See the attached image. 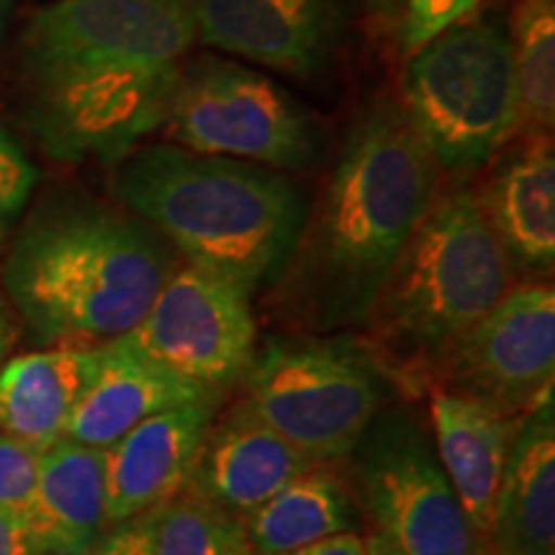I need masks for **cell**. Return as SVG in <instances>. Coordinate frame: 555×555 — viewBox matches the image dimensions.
I'll return each mask as SVG.
<instances>
[{"mask_svg": "<svg viewBox=\"0 0 555 555\" xmlns=\"http://www.w3.org/2000/svg\"><path fill=\"white\" fill-rule=\"evenodd\" d=\"M401 108L437 170L463 180L489 165L517 129L509 16L476 9L409 54Z\"/></svg>", "mask_w": 555, "mask_h": 555, "instance_id": "cell-6", "label": "cell"}, {"mask_svg": "<svg viewBox=\"0 0 555 555\" xmlns=\"http://www.w3.org/2000/svg\"><path fill=\"white\" fill-rule=\"evenodd\" d=\"M358 522L350 486L319 463L249 512L245 535L253 555H288L337 532H358Z\"/></svg>", "mask_w": 555, "mask_h": 555, "instance_id": "cell-21", "label": "cell"}, {"mask_svg": "<svg viewBox=\"0 0 555 555\" xmlns=\"http://www.w3.org/2000/svg\"><path fill=\"white\" fill-rule=\"evenodd\" d=\"M95 367L99 347H52L9 360L0 367V429L39 450L52 448Z\"/></svg>", "mask_w": 555, "mask_h": 555, "instance_id": "cell-20", "label": "cell"}, {"mask_svg": "<svg viewBox=\"0 0 555 555\" xmlns=\"http://www.w3.org/2000/svg\"><path fill=\"white\" fill-rule=\"evenodd\" d=\"M367 18L373 21L376 31L393 34L397 37L401 13H404V0H363Z\"/></svg>", "mask_w": 555, "mask_h": 555, "instance_id": "cell-30", "label": "cell"}, {"mask_svg": "<svg viewBox=\"0 0 555 555\" xmlns=\"http://www.w3.org/2000/svg\"><path fill=\"white\" fill-rule=\"evenodd\" d=\"M347 457L352 499L401 555H476L483 545L416 416L378 412Z\"/></svg>", "mask_w": 555, "mask_h": 555, "instance_id": "cell-9", "label": "cell"}, {"mask_svg": "<svg viewBox=\"0 0 555 555\" xmlns=\"http://www.w3.org/2000/svg\"><path fill=\"white\" fill-rule=\"evenodd\" d=\"M0 555H44L21 512L0 509Z\"/></svg>", "mask_w": 555, "mask_h": 555, "instance_id": "cell-28", "label": "cell"}, {"mask_svg": "<svg viewBox=\"0 0 555 555\" xmlns=\"http://www.w3.org/2000/svg\"><path fill=\"white\" fill-rule=\"evenodd\" d=\"M242 380V401L311 463L350 455L393 391L371 347L352 335L270 337Z\"/></svg>", "mask_w": 555, "mask_h": 555, "instance_id": "cell-7", "label": "cell"}, {"mask_svg": "<svg viewBox=\"0 0 555 555\" xmlns=\"http://www.w3.org/2000/svg\"><path fill=\"white\" fill-rule=\"evenodd\" d=\"M21 515L44 555H88L108 530L106 450L67 437L47 448Z\"/></svg>", "mask_w": 555, "mask_h": 555, "instance_id": "cell-18", "label": "cell"}, {"mask_svg": "<svg viewBox=\"0 0 555 555\" xmlns=\"http://www.w3.org/2000/svg\"><path fill=\"white\" fill-rule=\"evenodd\" d=\"M311 466L319 463L270 429L245 401H237L208 427L189 489L245 519Z\"/></svg>", "mask_w": 555, "mask_h": 555, "instance_id": "cell-14", "label": "cell"}, {"mask_svg": "<svg viewBox=\"0 0 555 555\" xmlns=\"http://www.w3.org/2000/svg\"><path fill=\"white\" fill-rule=\"evenodd\" d=\"M474 193L483 219L512 266L545 275L555 262V152L553 137H512Z\"/></svg>", "mask_w": 555, "mask_h": 555, "instance_id": "cell-16", "label": "cell"}, {"mask_svg": "<svg viewBox=\"0 0 555 555\" xmlns=\"http://www.w3.org/2000/svg\"><path fill=\"white\" fill-rule=\"evenodd\" d=\"M489 545L502 555H555L553 399L519 420Z\"/></svg>", "mask_w": 555, "mask_h": 555, "instance_id": "cell-19", "label": "cell"}, {"mask_svg": "<svg viewBox=\"0 0 555 555\" xmlns=\"http://www.w3.org/2000/svg\"><path fill=\"white\" fill-rule=\"evenodd\" d=\"M288 555H365V538L360 532H337Z\"/></svg>", "mask_w": 555, "mask_h": 555, "instance_id": "cell-29", "label": "cell"}, {"mask_svg": "<svg viewBox=\"0 0 555 555\" xmlns=\"http://www.w3.org/2000/svg\"><path fill=\"white\" fill-rule=\"evenodd\" d=\"M208 388L172 376L124 339L99 345V367L69 416L65 437L106 450L147 416L204 397Z\"/></svg>", "mask_w": 555, "mask_h": 555, "instance_id": "cell-17", "label": "cell"}, {"mask_svg": "<svg viewBox=\"0 0 555 555\" xmlns=\"http://www.w3.org/2000/svg\"><path fill=\"white\" fill-rule=\"evenodd\" d=\"M365 555H401V553L391 543H388L386 538L371 535V538H365Z\"/></svg>", "mask_w": 555, "mask_h": 555, "instance_id": "cell-31", "label": "cell"}, {"mask_svg": "<svg viewBox=\"0 0 555 555\" xmlns=\"http://www.w3.org/2000/svg\"><path fill=\"white\" fill-rule=\"evenodd\" d=\"M433 155L401 103L347 131L319 208L281 270L278 307L311 330L363 327L373 298L437 196Z\"/></svg>", "mask_w": 555, "mask_h": 555, "instance_id": "cell-2", "label": "cell"}, {"mask_svg": "<svg viewBox=\"0 0 555 555\" xmlns=\"http://www.w3.org/2000/svg\"><path fill=\"white\" fill-rule=\"evenodd\" d=\"M37 180V165L16 142V137L0 127V229L24 211Z\"/></svg>", "mask_w": 555, "mask_h": 555, "instance_id": "cell-26", "label": "cell"}, {"mask_svg": "<svg viewBox=\"0 0 555 555\" xmlns=\"http://www.w3.org/2000/svg\"><path fill=\"white\" fill-rule=\"evenodd\" d=\"M515 286L517 268L474 191H437L373 298L360 339L393 388L422 391L448 352Z\"/></svg>", "mask_w": 555, "mask_h": 555, "instance_id": "cell-5", "label": "cell"}, {"mask_svg": "<svg viewBox=\"0 0 555 555\" xmlns=\"http://www.w3.org/2000/svg\"><path fill=\"white\" fill-rule=\"evenodd\" d=\"M142 519L152 555H253L245 519L229 515L189 486L144 512Z\"/></svg>", "mask_w": 555, "mask_h": 555, "instance_id": "cell-23", "label": "cell"}, {"mask_svg": "<svg viewBox=\"0 0 555 555\" xmlns=\"http://www.w3.org/2000/svg\"><path fill=\"white\" fill-rule=\"evenodd\" d=\"M5 339H9V330H5V322H3V317H0V358H3V350H5Z\"/></svg>", "mask_w": 555, "mask_h": 555, "instance_id": "cell-33", "label": "cell"}, {"mask_svg": "<svg viewBox=\"0 0 555 555\" xmlns=\"http://www.w3.org/2000/svg\"><path fill=\"white\" fill-rule=\"evenodd\" d=\"M555 291L519 283L437 365L429 388L461 393L522 420L553 399Z\"/></svg>", "mask_w": 555, "mask_h": 555, "instance_id": "cell-11", "label": "cell"}, {"mask_svg": "<svg viewBox=\"0 0 555 555\" xmlns=\"http://www.w3.org/2000/svg\"><path fill=\"white\" fill-rule=\"evenodd\" d=\"M88 555H152L142 515L108 527Z\"/></svg>", "mask_w": 555, "mask_h": 555, "instance_id": "cell-27", "label": "cell"}, {"mask_svg": "<svg viewBox=\"0 0 555 555\" xmlns=\"http://www.w3.org/2000/svg\"><path fill=\"white\" fill-rule=\"evenodd\" d=\"M481 0H404V13L397 31L401 52L412 54L435 34L474 13Z\"/></svg>", "mask_w": 555, "mask_h": 555, "instance_id": "cell-24", "label": "cell"}, {"mask_svg": "<svg viewBox=\"0 0 555 555\" xmlns=\"http://www.w3.org/2000/svg\"><path fill=\"white\" fill-rule=\"evenodd\" d=\"M114 191L189 266L253 296L278 281L309 217L304 193L278 170L178 144L131 150L116 163Z\"/></svg>", "mask_w": 555, "mask_h": 555, "instance_id": "cell-4", "label": "cell"}, {"mask_svg": "<svg viewBox=\"0 0 555 555\" xmlns=\"http://www.w3.org/2000/svg\"><path fill=\"white\" fill-rule=\"evenodd\" d=\"M172 273V253L144 221L65 201L26 221L3 286L41 343L93 347L129 335Z\"/></svg>", "mask_w": 555, "mask_h": 555, "instance_id": "cell-3", "label": "cell"}, {"mask_svg": "<svg viewBox=\"0 0 555 555\" xmlns=\"http://www.w3.org/2000/svg\"><path fill=\"white\" fill-rule=\"evenodd\" d=\"M44 450L0 435V509L21 512L34 494Z\"/></svg>", "mask_w": 555, "mask_h": 555, "instance_id": "cell-25", "label": "cell"}, {"mask_svg": "<svg viewBox=\"0 0 555 555\" xmlns=\"http://www.w3.org/2000/svg\"><path fill=\"white\" fill-rule=\"evenodd\" d=\"M509 37L517 88L515 137H553L555 0H517Z\"/></svg>", "mask_w": 555, "mask_h": 555, "instance_id": "cell-22", "label": "cell"}, {"mask_svg": "<svg viewBox=\"0 0 555 555\" xmlns=\"http://www.w3.org/2000/svg\"><path fill=\"white\" fill-rule=\"evenodd\" d=\"M204 44L294 78H317L343 50L363 0H191Z\"/></svg>", "mask_w": 555, "mask_h": 555, "instance_id": "cell-12", "label": "cell"}, {"mask_svg": "<svg viewBox=\"0 0 555 555\" xmlns=\"http://www.w3.org/2000/svg\"><path fill=\"white\" fill-rule=\"evenodd\" d=\"M121 339L172 376L224 391L247 376L258 352L253 294L196 266L176 268Z\"/></svg>", "mask_w": 555, "mask_h": 555, "instance_id": "cell-10", "label": "cell"}, {"mask_svg": "<svg viewBox=\"0 0 555 555\" xmlns=\"http://www.w3.org/2000/svg\"><path fill=\"white\" fill-rule=\"evenodd\" d=\"M476 555H502V553H496L494 547H491L489 543H483V545L476 551Z\"/></svg>", "mask_w": 555, "mask_h": 555, "instance_id": "cell-34", "label": "cell"}, {"mask_svg": "<svg viewBox=\"0 0 555 555\" xmlns=\"http://www.w3.org/2000/svg\"><path fill=\"white\" fill-rule=\"evenodd\" d=\"M191 0H54L21 34L26 119L62 163L116 165L163 129L196 44Z\"/></svg>", "mask_w": 555, "mask_h": 555, "instance_id": "cell-1", "label": "cell"}, {"mask_svg": "<svg viewBox=\"0 0 555 555\" xmlns=\"http://www.w3.org/2000/svg\"><path fill=\"white\" fill-rule=\"evenodd\" d=\"M208 391L147 416L106 448V522H127L189 486L201 442L219 414Z\"/></svg>", "mask_w": 555, "mask_h": 555, "instance_id": "cell-13", "label": "cell"}, {"mask_svg": "<svg viewBox=\"0 0 555 555\" xmlns=\"http://www.w3.org/2000/svg\"><path fill=\"white\" fill-rule=\"evenodd\" d=\"M13 13V0H0V39H3L5 26H9V18Z\"/></svg>", "mask_w": 555, "mask_h": 555, "instance_id": "cell-32", "label": "cell"}, {"mask_svg": "<svg viewBox=\"0 0 555 555\" xmlns=\"http://www.w3.org/2000/svg\"><path fill=\"white\" fill-rule=\"evenodd\" d=\"M163 129L183 150L270 170L304 172L327 155V129L307 103L255 67L217 54L185 60Z\"/></svg>", "mask_w": 555, "mask_h": 555, "instance_id": "cell-8", "label": "cell"}, {"mask_svg": "<svg viewBox=\"0 0 555 555\" xmlns=\"http://www.w3.org/2000/svg\"><path fill=\"white\" fill-rule=\"evenodd\" d=\"M433 442L476 538L489 543L519 420L461 393L429 388Z\"/></svg>", "mask_w": 555, "mask_h": 555, "instance_id": "cell-15", "label": "cell"}]
</instances>
